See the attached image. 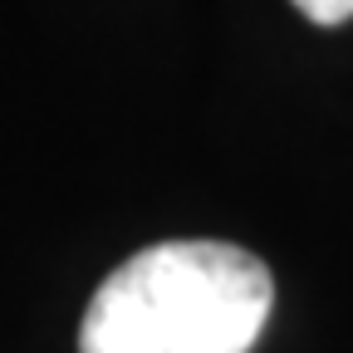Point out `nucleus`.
<instances>
[{
    "label": "nucleus",
    "mask_w": 353,
    "mask_h": 353,
    "mask_svg": "<svg viewBox=\"0 0 353 353\" xmlns=\"http://www.w3.org/2000/svg\"><path fill=\"white\" fill-rule=\"evenodd\" d=\"M275 304V280L241 245L162 241L99 285L79 353H250Z\"/></svg>",
    "instance_id": "obj_1"
},
{
    "label": "nucleus",
    "mask_w": 353,
    "mask_h": 353,
    "mask_svg": "<svg viewBox=\"0 0 353 353\" xmlns=\"http://www.w3.org/2000/svg\"><path fill=\"white\" fill-rule=\"evenodd\" d=\"M314 25H343L353 15V0H294Z\"/></svg>",
    "instance_id": "obj_2"
}]
</instances>
